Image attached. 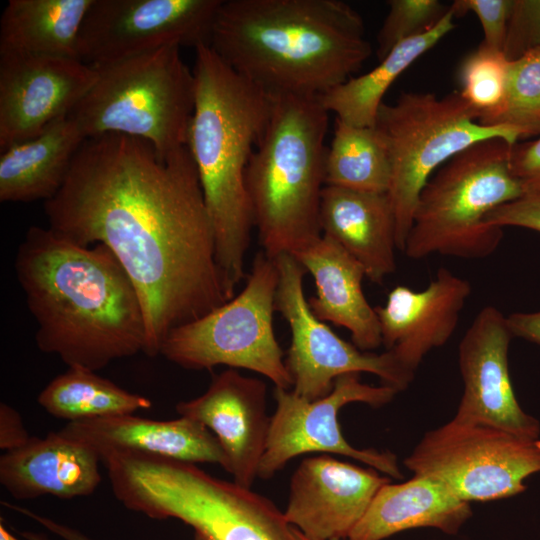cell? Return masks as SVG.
I'll list each match as a JSON object with an SVG mask.
<instances>
[{
    "instance_id": "1",
    "label": "cell",
    "mask_w": 540,
    "mask_h": 540,
    "mask_svg": "<svg viewBox=\"0 0 540 540\" xmlns=\"http://www.w3.org/2000/svg\"><path fill=\"white\" fill-rule=\"evenodd\" d=\"M44 212L59 235L83 247L104 244L117 257L140 298L149 357L171 330L231 300L186 146L162 158L141 138H87Z\"/></svg>"
},
{
    "instance_id": "2",
    "label": "cell",
    "mask_w": 540,
    "mask_h": 540,
    "mask_svg": "<svg viewBox=\"0 0 540 540\" xmlns=\"http://www.w3.org/2000/svg\"><path fill=\"white\" fill-rule=\"evenodd\" d=\"M15 271L38 324L40 351L95 372L144 351L140 298L104 244L83 247L49 227L31 226L18 246Z\"/></svg>"
},
{
    "instance_id": "3",
    "label": "cell",
    "mask_w": 540,
    "mask_h": 540,
    "mask_svg": "<svg viewBox=\"0 0 540 540\" xmlns=\"http://www.w3.org/2000/svg\"><path fill=\"white\" fill-rule=\"evenodd\" d=\"M364 35L339 0H222L209 46L268 95L319 96L369 58Z\"/></svg>"
},
{
    "instance_id": "4",
    "label": "cell",
    "mask_w": 540,
    "mask_h": 540,
    "mask_svg": "<svg viewBox=\"0 0 540 540\" xmlns=\"http://www.w3.org/2000/svg\"><path fill=\"white\" fill-rule=\"evenodd\" d=\"M194 49L195 103L186 147L212 222L216 262L232 299L245 276L254 226L245 174L267 125L271 97L236 72L209 44Z\"/></svg>"
},
{
    "instance_id": "5",
    "label": "cell",
    "mask_w": 540,
    "mask_h": 540,
    "mask_svg": "<svg viewBox=\"0 0 540 540\" xmlns=\"http://www.w3.org/2000/svg\"><path fill=\"white\" fill-rule=\"evenodd\" d=\"M270 97L269 119L247 166L245 186L260 244L275 259L322 236L329 112L318 96Z\"/></svg>"
},
{
    "instance_id": "6",
    "label": "cell",
    "mask_w": 540,
    "mask_h": 540,
    "mask_svg": "<svg viewBox=\"0 0 540 540\" xmlns=\"http://www.w3.org/2000/svg\"><path fill=\"white\" fill-rule=\"evenodd\" d=\"M115 497L152 519H178L207 540H290L284 513L268 498L194 463L112 451L101 455Z\"/></svg>"
},
{
    "instance_id": "7",
    "label": "cell",
    "mask_w": 540,
    "mask_h": 540,
    "mask_svg": "<svg viewBox=\"0 0 540 540\" xmlns=\"http://www.w3.org/2000/svg\"><path fill=\"white\" fill-rule=\"evenodd\" d=\"M514 144L501 138L476 143L447 161L422 189L403 252L476 259L491 255L503 229L486 223L496 207L523 196L512 174Z\"/></svg>"
},
{
    "instance_id": "8",
    "label": "cell",
    "mask_w": 540,
    "mask_h": 540,
    "mask_svg": "<svg viewBox=\"0 0 540 540\" xmlns=\"http://www.w3.org/2000/svg\"><path fill=\"white\" fill-rule=\"evenodd\" d=\"M180 46L93 66L97 79L67 114L87 138L125 134L165 158L186 146L195 80Z\"/></svg>"
},
{
    "instance_id": "9",
    "label": "cell",
    "mask_w": 540,
    "mask_h": 540,
    "mask_svg": "<svg viewBox=\"0 0 540 540\" xmlns=\"http://www.w3.org/2000/svg\"><path fill=\"white\" fill-rule=\"evenodd\" d=\"M375 126L387 143L391 180L387 191L396 220L397 249L403 251L419 195L437 167L468 147L492 138L519 142L513 128L486 126L459 91L438 98L402 92L382 103Z\"/></svg>"
},
{
    "instance_id": "10",
    "label": "cell",
    "mask_w": 540,
    "mask_h": 540,
    "mask_svg": "<svg viewBox=\"0 0 540 540\" xmlns=\"http://www.w3.org/2000/svg\"><path fill=\"white\" fill-rule=\"evenodd\" d=\"M276 260L258 252L244 289L203 317L174 328L160 354L186 369L243 368L289 390L292 379L273 330Z\"/></svg>"
},
{
    "instance_id": "11",
    "label": "cell",
    "mask_w": 540,
    "mask_h": 540,
    "mask_svg": "<svg viewBox=\"0 0 540 540\" xmlns=\"http://www.w3.org/2000/svg\"><path fill=\"white\" fill-rule=\"evenodd\" d=\"M403 463L466 502L503 499L524 492L525 480L540 473V438L452 418L427 431Z\"/></svg>"
},
{
    "instance_id": "12",
    "label": "cell",
    "mask_w": 540,
    "mask_h": 540,
    "mask_svg": "<svg viewBox=\"0 0 540 540\" xmlns=\"http://www.w3.org/2000/svg\"><path fill=\"white\" fill-rule=\"evenodd\" d=\"M275 260L279 273L275 310L282 314L291 330L285 364L296 395L309 401L320 399L331 392L339 376L347 373L374 374L382 385L398 392L409 386L415 373L391 352L362 351L313 315L303 292V277L307 272L292 254H281Z\"/></svg>"
},
{
    "instance_id": "13",
    "label": "cell",
    "mask_w": 540,
    "mask_h": 540,
    "mask_svg": "<svg viewBox=\"0 0 540 540\" xmlns=\"http://www.w3.org/2000/svg\"><path fill=\"white\" fill-rule=\"evenodd\" d=\"M398 393L394 388L371 386L360 380V373L339 376L331 392L314 401L296 395L292 390L276 388V409L271 416L265 452L258 477L270 479L289 460L313 452L338 454L367 464L390 478L401 479L397 456L373 448L357 449L342 435L338 412L346 404L366 403L381 407Z\"/></svg>"
},
{
    "instance_id": "14",
    "label": "cell",
    "mask_w": 540,
    "mask_h": 540,
    "mask_svg": "<svg viewBox=\"0 0 540 540\" xmlns=\"http://www.w3.org/2000/svg\"><path fill=\"white\" fill-rule=\"evenodd\" d=\"M221 2L93 0L79 32V59L98 66L170 45L209 44Z\"/></svg>"
},
{
    "instance_id": "15",
    "label": "cell",
    "mask_w": 540,
    "mask_h": 540,
    "mask_svg": "<svg viewBox=\"0 0 540 540\" xmlns=\"http://www.w3.org/2000/svg\"><path fill=\"white\" fill-rule=\"evenodd\" d=\"M96 79L78 59L0 53V151L66 116Z\"/></svg>"
},
{
    "instance_id": "16",
    "label": "cell",
    "mask_w": 540,
    "mask_h": 540,
    "mask_svg": "<svg viewBox=\"0 0 540 540\" xmlns=\"http://www.w3.org/2000/svg\"><path fill=\"white\" fill-rule=\"evenodd\" d=\"M513 337L507 316L496 307L485 306L476 315L459 344L463 393L453 418L539 439L540 422L522 409L513 390L508 366Z\"/></svg>"
},
{
    "instance_id": "17",
    "label": "cell",
    "mask_w": 540,
    "mask_h": 540,
    "mask_svg": "<svg viewBox=\"0 0 540 540\" xmlns=\"http://www.w3.org/2000/svg\"><path fill=\"white\" fill-rule=\"evenodd\" d=\"M391 482L373 468L321 455L307 457L292 475L287 523L315 540H345L379 489Z\"/></svg>"
},
{
    "instance_id": "18",
    "label": "cell",
    "mask_w": 540,
    "mask_h": 540,
    "mask_svg": "<svg viewBox=\"0 0 540 540\" xmlns=\"http://www.w3.org/2000/svg\"><path fill=\"white\" fill-rule=\"evenodd\" d=\"M177 413L198 421L217 438L234 482L251 488L265 452L271 417L266 385L230 368L215 375L204 394L176 405Z\"/></svg>"
},
{
    "instance_id": "19",
    "label": "cell",
    "mask_w": 540,
    "mask_h": 540,
    "mask_svg": "<svg viewBox=\"0 0 540 540\" xmlns=\"http://www.w3.org/2000/svg\"><path fill=\"white\" fill-rule=\"evenodd\" d=\"M470 282L439 268L423 290L398 285L375 307L386 351L415 373L425 356L453 335L471 295Z\"/></svg>"
},
{
    "instance_id": "20",
    "label": "cell",
    "mask_w": 540,
    "mask_h": 540,
    "mask_svg": "<svg viewBox=\"0 0 540 540\" xmlns=\"http://www.w3.org/2000/svg\"><path fill=\"white\" fill-rule=\"evenodd\" d=\"M58 432L88 446L98 456L112 451L138 452L194 464H218L225 470L228 466L213 433L187 417L163 421L128 414L68 422Z\"/></svg>"
},
{
    "instance_id": "21",
    "label": "cell",
    "mask_w": 540,
    "mask_h": 540,
    "mask_svg": "<svg viewBox=\"0 0 540 540\" xmlns=\"http://www.w3.org/2000/svg\"><path fill=\"white\" fill-rule=\"evenodd\" d=\"M99 462L88 446L50 432L5 452L0 457V482L17 500L89 496L101 482Z\"/></svg>"
},
{
    "instance_id": "22",
    "label": "cell",
    "mask_w": 540,
    "mask_h": 540,
    "mask_svg": "<svg viewBox=\"0 0 540 540\" xmlns=\"http://www.w3.org/2000/svg\"><path fill=\"white\" fill-rule=\"evenodd\" d=\"M322 235L345 249L382 284L396 269V220L387 193L325 185L321 195Z\"/></svg>"
},
{
    "instance_id": "23",
    "label": "cell",
    "mask_w": 540,
    "mask_h": 540,
    "mask_svg": "<svg viewBox=\"0 0 540 540\" xmlns=\"http://www.w3.org/2000/svg\"><path fill=\"white\" fill-rule=\"evenodd\" d=\"M293 256L315 281L316 296L308 301L313 315L348 329L360 350L378 348L382 338L375 309L363 293V266L325 235Z\"/></svg>"
},
{
    "instance_id": "24",
    "label": "cell",
    "mask_w": 540,
    "mask_h": 540,
    "mask_svg": "<svg viewBox=\"0 0 540 540\" xmlns=\"http://www.w3.org/2000/svg\"><path fill=\"white\" fill-rule=\"evenodd\" d=\"M471 516L469 502L442 482L414 475L405 482L382 486L346 540H384L415 528L455 535Z\"/></svg>"
},
{
    "instance_id": "25",
    "label": "cell",
    "mask_w": 540,
    "mask_h": 540,
    "mask_svg": "<svg viewBox=\"0 0 540 540\" xmlns=\"http://www.w3.org/2000/svg\"><path fill=\"white\" fill-rule=\"evenodd\" d=\"M85 137L67 115L37 136L0 155V201L32 202L53 198L63 186Z\"/></svg>"
},
{
    "instance_id": "26",
    "label": "cell",
    "mask_w": 540,
    "mask_h": 540,
    "mask_svg": "<svg viewBox=\"0 0 540 540\" xmlns=\"http://www.w3.org/2000/svg\"><path fill=\"white\" fill-rule=\"evenodd\" d=\"M93 0H9L0 19V53L79 59L78 38Z\"/></svg>"
},
{
    "instance_id": "27",
    "label": "cell",
    "mask_w": 540,
    "mask_h": 540,
    "mask_svg": "<svg viewBox=\"0 0 540 540\" xmlns=\"http://www.w3.org/2000/svg\"><path fill=\"white\" fill-rule=\"evenodd\" d=\"M454 18L449 8L430 31L398 43L372 70L351 77L319 95V102L345 123L359 127L375 126L378 110L389 87L415 60L455 28Z\"/></svg>"
},
{
    "instance_id": "28",
    "label": "cell",
    "mask_w": 540,
    "mask_h": 540,
    "mask_svg": "<svg viewBox=\"0 0 540 540\" xmlns=\"http://www.w3.org/2000/svg\"><path fill=\"white\" fill-rule=\"evenodd\" d=\"M37 402L51 416L68 422L128 415L152 406L149 398L81 367H69L56 376L40 392Z\"/></svg>"
},
{
    "instance_id": "29",
    "label": "cell",
    "mask_w": 540,
    "mask_h": 540,
    "mask_svg": "<svg viewBox=\"0 0 540 540\" xmlns=\"http://www.w3.org/2000/svg\"><path fill=\"white\" fill-rule=\"evenodd\" d=\"M390 180V156L381 131L335 118L325 158V185L387 193Z\"/></svg>"
},
{
    "instance_id": "30",
    "label": "cell",
    "mask_w": 540,
    "mask_h": 540,
    "mask_svg": "<svg viewBox=\"0 0 540 540\" xmlns=\"http://www.w3.org/2000/svg\"><path fill=\"white\" fill-rule=\"evenodd\" d=\"M486 126L513 128L521 140L540 136V49L509 62L502 106Z\"/></svg>"
},
{
    "instance_id": "31",
    "label": "cell",
    "mask_w": 540,
    "mask_h": 540,
    "mask_svg": "<svg viewBox=\"0 0 540 540\" xmlns=\"http://www.w3.org/2000/svg\"><path fill=\"white\" fill-rule=\"evenodd\" d=\"M509 62L504 53L483 43L468 54L459 69L461 96L486 125L500 110L506 91Z\"/></svg>"
},
{
    "instance_id": "32",
    "label": "cell",
    "mask_w": 540,
    "mask_h": 540,
    "mask_svg": "<svg viewBox=\"0 0 540 540\" xmlns=\"http://www.w3.org/2000/svg\"><path fill=\"white\" fill-rule=\"evenodd\" d=\"M389 10L377 35V56L381 60L398 43L434 28L450 5L438 0H390Z\"/></svg>"
},
{
    "instance_id": "33",
    "label": "cell",
    "mask_w": 540,
    "mask_h": 540,
    "mask_svg": "<svg viewBox=\"0 0 540 540\" xmlns=\"http://www.w3.org/2000/svg\"><path fill=\"white\" fill-rule=\"evenodd\" d=\"M540 49V0H514L503 47L512 61Z\"/></svg>"
},
{
    "instance_id": "34",
    "label": "cell",
    "mask_w": 540,
    "mask_h": 540,
    "mask_svg": "<svg viewBox=\"0 0 540 540\" xmlns=\"http://www.w3.org/2000/svg\"><path fill=\"white\" fill-rule=\"evenodd\" d=\"M514 0H456L450 5L454 17L467 12L479 19L483 33V44L503 52L509 19Z\"/></svg>"
},
{
    "instance_id": "35",
    "label": "cell",
    "mask_w": 540,
    "mask_h": 540,
    "mask_svg": "<svg viewBox=\"0 0 540 540\" xmlns=\"http://www.w3.org/2000/svg\"><path fill=\"white\" fill-rule=\"evenodd\" d=\"M485 221L502 229L513 226L540 232V192L524 194L496 207Z\"/></svg>"
},
{
    "instance_id": "36",
    "label": "cell",
    "mask_w": 540,
    "mask_h": 540,
    "mask_svg": "<svg viewBox=\"0 0 540 540\" xmlns=\"http://www.w3.org/2000/svg\"><path fill=\"white\" fill-rule=\"evenodd\" d=\"M510 168L525 194L540 192V136L512 145Z\"/></svg>"
},
{
    "instance_id": "37",
    "label": "cell",
    "mask_w": 540,
    "mask_h": 540,
    "mask_svg": "<svg viewBox=\"0 0 540 540\" xmlns=\"http://www.w3.org/2000/svg\"><path fill=\"white\" fill-rule=\"evenodd\" d=\"M31 436L24 426L21 415L10 405L0 404V448L5 452L24 446Z\"/></svg>"
},
{
    "instance_id": "38",
    "label": "cell",
    "mask_w": 540,
    "mask_h": 540,
    "mask_svg": "<svg viewBox=\"0 0 540 540\" xmlns=\"http://www.w3.org/2000/svg\"><path fill=\"white\" fill-rule=\"evenodd\" d=\"M2 504L11 510H14L26 516L27 518L32 519L33 521L37 522L38 524L43 526L45 529L57 535L58 537L62 538L63 540H93L92 538L88 537L87 535L79 531L78 529H75L71 526L58 522L49 517L40 515L28 508H25L19 505H14L8 502H2ZM194 540H207V539L203 537L201 534L195 532Z\"/></svg>"
},
{
    "instance_id": "39",
    "label": "cell",
    "mask_w": 540,
    "mask_h": 540,
    "mask_svg": "<svg viewBox=\"0 0 540 540\" xmlns=\"http://www.w3.org/2000/svg\"><path fill=\"white\" fill-rule=\"evenodd\" d=\"M507 320L514 337L540 345V310L512 313Z\"/></svg>"
},
{
    "instance_id": "40",
    "label": "cell",
    "mask_w": 540,
    "mask_h": 540,
    "mask_svg": "<svg viewBox=\"0 0 540 540\" xmlns=\"http://www.w3.org/2000/svg\"><path fill=\"white\" fill-rule=\"evenodd\" d=\"M21 535L26 540H51L46 534L41 532L25 531Z\"/></svg>"
},
{
    "instance_id": "41",
    "label": "cell",
    "mask_w": 540,
    "mask_h": 540,
    "mask_svg": "<svg viewBox=\"0 0 540 540\" xmlns=\"http://www.w3.org/2000/svg\"><path fill=\"white\" fill-rule=\"evenodd\" d=\"M0 540H19L6 528L2 520L0 522Z\"/></svg>"
},
{
    "instance_id": "42",
    "label": "cell",
    "mask_w": 540,
    "mask_h": 540,
    "mask_svg": "<svg viewBox=\"0 0 540 540\" xmlns=\"http://www.w3.org/2000/svg\"><path fill=\"white\" fill-rule=\"evenodd\" d=\"M290 540H315V539L305 536L301 531L291 526Z\"/></svg>"
}]
</instances>
